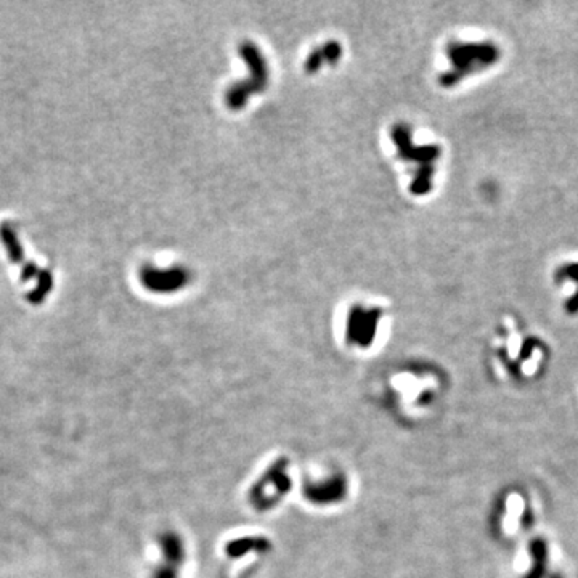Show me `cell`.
Wrapping results in <instances>:
<instances>
[{"instance_id": "6da1fadb", "label": "cell", "mask_w": 578, "mask_h": 578, "mask_svg": "<svg viewBox=\"0 0 578 578\" xmlns=\"http://www.w3.org/2000/svg\"><path fill=\"white\" fill-rule=\"evenodd\" d=\"M241 57L249 63L251 77H249L248 81H244L243 84L233 87V90L229 92L227 105L233 109L241 108L251 93L260 92V88L267 84V66L262 55L259 53V50L255 48L253 43H244L241 47Z\"/></svg>"}, {"instance_id": "7a4b0ae2", "label": "cell", "mask_w": 578, "mask_h": 578, "mask_svg": "<svg viewBox=\"0 0 578 578\" xmlns=\"http://www.w3.org/2000/svg\"><path fill=\"white\" fill-rule=\"evenodd\" d=\"M187 278H188L187 271H183L182 269H172V270L148 269V271H144L143 274V283H144V286L152 289V291L170 293L185 285Z\"/></svg>"}, {"instance_id": "3957f363", "label": "cell", "mask_w": 578, "mask_h": 578, "mask_svg": "<svg viewBox=\"0 0 578 578\" xmlns=\"http://www.w3.org/2000/svg\"><path fill=\"white\" fill-rule=\"evenodd\" d=\"M495 48H492L490 46H459L457 48L452 50V58L455 61V66H457V69L461 72L464 71H469L472 68V61H480V63H490V61L495 58Z\"/></svg>"}, {"instance_id": "277c9868", "label": "cell", "mask_w": 578, "mask_h": 578, "mask_svg": "<svg viewBox=\"0 0 578 578\" xmlns=\"http://www.w3.org/2000/svg\"><path fill=\"white\" fill-rule=\"evenodd\" d=\"M339 55H341V48H339L337 43L336 42H330L326 47L314 52L312 57L307 60V69L309 71H315L321 63H323L325 60L336 61L339 58Z\"/></svg>"}, {"instance_id": "5b68a950", "label": "cell", "mask_w": 578, "mask_h": 578, "mask_svg": "<svg viewBox=\"0 0 578 578\" xmlns=\"http://www.w3.org/2000/svg\"><path fill=\"white\" fill-rule=\"evenodd\" d=\"M563 274L569 278H574V280H578V265H570L569 269L563 271Z\"/></svg>"}]
</instances>
